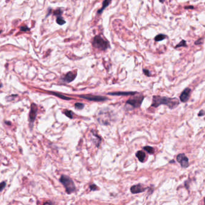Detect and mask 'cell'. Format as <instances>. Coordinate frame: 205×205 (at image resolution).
Segmentation results:
<instances>
[{
  "mask_svg": "<svg viewBox=\"0 0 205 205\" xmlns=\"http://www.w3.org/2000/svg\"><path fill=\"white\" fill-rule=\"evenodd\" d=\"M179 104V101L177 98H171L166 96H153L151 106L157 108L161 105H166L170 109H173Z\"/></svg>",
  "mask_w": 205,
  "mask_h": 205,
  "instance_id": "6da1fadb",
  "label": "cell"
},
{
  "mask_svg": "<svg viewBox=\"0 0 205 205\" xmlns=\"http://www.w3.org/2000/svg\"><path fill=\"white\" fill-rule=\"evenodd\" d=\"M60 182L64 186L67 193L70 194L75 192V191L76 190L75 185V184L72 179L70 178L69 176L62 175L61 177L60 178Z\"/></svg>",
  "mask_w": 205,
  "mask_h": 205,
  "instance_id": "7a4b0ae2",
  "label": "cell"
},
{
  "mask_svg": "<svg viewBox=\"0 0 205 205\" xmlns=\"http://www.w3.org/2000/svg\"><path fill=\"white\" fill-rule=\"evenodd\" d=\"M93 47L101 51H105L109 47V43L108 41L105 40L100 36H96L93 38L92 42Z\"/></svg>",
  "mask_w": 205,
  "mask_h": 205,
  "instance_id": "3957f363",
  "label": "cell"
},
{
  "mask_svg": "<svg viewBox=\"0 0 205 205\" xmlns=\"http://www.w3.org/2000/svg\"><path fill=\"white\" fill-rule=\"evenodd\" d=\"M144 100V96L143 95H136L128 99L126 102V105L131 106L133 108H137L141 106Z\"/></svg>",
  "mask_w": 205,
  "mask_h": 205,
  "instance_id": "277c9868",
  "label": "cell"
},
{
  "mask_svg": "<svg viewBox=\"0 0 205 205\" xmlns=\"http://www.w3.org/2000/svg\"><path fill=\"white\" fill-rule=\"evenodd\" d=\"M111 114L109 112H106L105 111L102 110L100 111L99 113V116L98 117V121L101 125H108L110 124L111 121Z\"/></svg>",
  "mask_w": 205,
  "mask_h": 205,
  "instance_id": "5b68a950",
  "label": "cell"
},
{
  "mask_svg": "<svg viewBox=\"0 0 205 205\" xmlns=\"http://www.w3.org/2000/svg\"><path fill=\"white\" fill-rule=\"evenodd\" d=\"M79 98H83L84 99L88 100L90 101H95V102H102L108 100V98L106 96H97V95H78V96Z\"/></svg>",
  "mask_w": 205,
  "mask_h": 205,
  "instance_id": "8992f818",
  "label": "cell"
},
{
  "mask_svg": "<svg viewBox=\"0 0 205 205\" xmlns=\"http://www.w3.org/2000/svg\"><path fill=\"white\" fill-rule=\"evenodd\" d=\"M37 106L36 105V104H34V103L31 104V109H30L29 114V122L30 125H31V128L33 127V123H34L35 120H36V116H37Z\"/></svg>",
  "mask_w": 205,
  "mask_h": 205,
  "instance_id": "52a82bcc",
  "label": "cell"
},
{
  "mask_svg": "<svg viewBox=\"0 0 205 205\" xmlns=\"http://www.w3.org/2000/svg\"><path fill=\"white\" fill-rule=\"evenodd\" d=\"M176 160L182 167L187 168L189 166V160L184 153H180L176 156Z\"/></svg>",
  "mask_w": 205,
  "mask_h": 205,
  "instance_id": "ba28073f",
  "label": "cell"
},
{
  "mask_svg": "<svg viewBox=\"0 0 205 205\" xmlns=\"http://www.w3.org/2000/svg\"><path fill=\"white\" fill-rule=\"evenodd\" d=\"M147 188H147V187H144V185L143 184H137V185L132 186L130 190H131V192L132 194H138L144 192Z\"/></svg>",
  "mask_w": 205,
  "mask_h": 205,
  "instance_id": "9c48e42d",
  "label": "cell"
},
{
  "mask_svg": "<svg viewBox=\"0 0 205 205\" xmlns=\"http://www.w3.org/2000/svg\"><path fill=\"white\" fill-rule=\"evenodd\" d=\"M191 90L190 88H186L180 95V101L182 102H187L190 97Z\"/></svg>",
  "mask_w": 205,
  "mask_h": 205,
  "instance_id": "30bf717a",
  "label": "cell"
},
{
  "mask_svg": "<svg viewBox=\"0 0 205 205\" xmlns=\"http://www.w3.org/2000/svg\"><path fill=\"white\" fill-rule=\"evenodd\" d=\"M76 77H77V73L74 72H69L64 76L63 80L64 82L69 83V82L73 81L75 79Z\"/></svg>",
  "mask_w": 205,
  "mask_h": 205,
  "instance_id": "8fae6325",
  "label": "cell"
},
{
  "mask_svg": "<svg viewBox=\"0 0 205 205\" xmlns=\"http://www.w3.org/2000/svg\"><path fill=\"white\" fill-rule=\"evenodd\" d=\"M137 92H110L108 93V95L111 96H128V95H134L136 94Z\"/></svg>",
  "mask_w": 205,
  "mask_h": 205,
  "instance_id": "7c38bea8",
  "label": "cell"
},
{
  "mask_svg": "<svg viewBox=\"0 0 205 205\" xmlns=\"http://www.w3.org/2000/svg\"><path fill=\"white\" fill-rule=\"evenodd\" d=\"M136 156L139 159L140 162L141 163H144V160L146 158V153L143 150H139L136 152L135 154Z\"/></svg>",
  "mask_w": 205,
  "mask_h": 205,
  "instance_id": "4fadbf2b",
  "label": "cell"
},
{
  "mask_svg": "<svg viewBox=\"0 0 205 205\" xmlns=\"http://www.w3.org/2000/svg\"><path fill=\"white\" fill-rule=\"evenodd\" d=\"M111 2V0H104V1H103L102 3V7L101 9H99V10L98 11V15H100V14H101L103 12V11H104L105 9H106V7H108L109 5V4H110Z\"/></svg>",
  "mask_w": 205,
  "mask_h": 205,
  "instance_id": "5bb4252c",
  "label": "cell"
},
{
  "mask_svg": "<svg viewBox=\"0 0 205 205\" xmlns=\"http://www.w3.org/2000/svg\"><path fill=\"white\" fill-rule=\"evenodd\" d=\"M50 93H52V95H54V96H57V97H58L59 98H61V99H62L67 100V101H69V100H72V98H69V97H67V96H64V95L59 94V93H55V92H50Z\"/></svg>",
  "mask_w": 205,
  "mask_h": 205,
  "instance_id": "9a60e30c",
  "label": "cell"
},
{
  "mask_svg": "<svg viewBox=\"0 0 205 205\" xmlns=\"http://www.w3.org/2000/svg\"><path fill=\"white\" fill-rule=\"evenodd\" d=\"M167 37L166 35L163 34H160L157 35V36L155 37V40L156 42H160V41H162L163 40H164Z\"/></svg>",
  "mask_w": 205,
  "mask_h": 205,
  "instance_id": "2e32d148",
  "label": "cell"
},
{
  "mask_svg": "<svg viewBox=\"0 0 205 205\" xmlns=\"http://www.w3.org/2000/svg\"><path fill=\"white\" fill-rule=\"evenodd\" d=\"M143 149L146 152H147V153H149V154L154 153V149L151 146H144Z\"/></svg>",
  "mask_w": 205,
  "mask_h": 205,
  "instance_id": "e0dca14e",
  "label": "cell"
},
{
  "mask_svg": "<svg viewBox=\"0 0 205 205\" xmlns=\"http://www.w3.org/2000/svg\"><path fill=\"white\" fill-rule=\"evenodd\" d=\"M57 23L60 25H62L66 23V21H65V20H64V19H63L61 16H58L57 18Z\"/></svg>",
  "mask_w": 205,
  "mask_h": 205,
  "instance_id": "ac0fdd59",
  "label": "cell"
},
{
  "mask_svg": "<svg viewBox=\"0 0 205 205\" xmlns=\"http://www.w3.org/2000/svg\"><path fill=\"white\" fill-rule=\"evenodd\" d=\"M187 47V42H186L185 40H182L181 41L179 44H177L174 48H178L179 47Z\"/></svg>",
  "mask_w": 205,
  "mask_h": 205,
  "instance_id": "d6986e66",
  "label": "cell"
},
{
  "mask_svg": "<svg viewBox=\"0 0 205 205\" xmlns=\"http://www.w3.org/2000/svg\"><path fill=\"white\" fill-rule=\"evenodd\" d=\"M84 107V104H82V103L77 102L75 104V108L77 109H83Z\"/></svg>",
  "mask_w": 205,
  "mask_h": 205,
  "instance_id": "ffe728a7",
  "label": "cell"
},
{
  "mask_svg": "<svg viewBox=\"0 0 205 205\" xmlns=\"http://www.w3.org/2000/svg\"><path fill=\"white\" fill-rule=\"evenodd\" d=\"M73 112L72 111H69V110H66L64 111V114L67 117H68L70 119H72L73 118Z\"/></svg>",
  "mask_w": 205,
  "mask_h": 205,
  "instance_id": "44dd1931",
  "label": "cell"
},
{
  "mask_svg": "<svg viewBox=\"0 0 205 205\" xmlns=\"http://www.w3.org/2000/svg\"><path fill=\"white\" fill-rule=\"evenodd\" d=\"M6 183L5 182H3L1 183H0V192L2 191L3 190H4V188L6 187Z\"/></svg>",
  "mask_w": 205,
  "mask_h": 205,
  "instance_id": "7402d4cb",
  "label": "cell"
},
{
  "mask_svg": "<svg viewBox=\"0 0 205 205\" xmlns=\"http://www.w3.org/2000/svg\"><path fill=\"white\" fill-rule=\"evenodd\" d=\"M143 73L145 75L147 76V77H151V75H152L150 71L147 69H143Z\"/></svg>",
  "mask_w": 205,
  "mask_h": 205,
  "instance_id": "603a6c76",
  "label": "cell"
},
{
  "mask_svg": "<svg viewBox=\"0 0 205 205\" xmlns=\"http://www.w3.org/2000/svg\"><path fill=\"white\" fill-rule=\"evenodd\" d=\"M90 189L92 191H96L97 190H98L99 188H98V187H97L95 184H93V185H90Z\"/></svg>",
  "mask_w": 205,
  "mask_h": 205,
  "instance_id": "cb8c5ba5",
  "label": "cell"
},
{
  "mask_svg": "<svg viewBox=\"0 0 205 205\" xmlns=\"http://www.w3.org/2000/svg\"><path fill=\"white\" fill-rule=\"evenodd\" d=\"M62 11L60 10H55L54 12V15L55 16H60L62 14Z\"/></svg>",
  "mask_w": 205,
  "mask_h": 205,
  "instance_id": "d4e9b609",
  "label": "cell"
},
{
  "mask_svg": "<svg viewBox=\"0 0 205 205\" xmlns=\"http://www.w3.org/2000/svg\"><path fill=\"white\" fill-rule=\"evenodd\" d=\"M30 30V28L27 27V26H24V27H20V31H29Z\"/></svg>",
  "mask_w": 205,
  "mask_h": 205,
  "instance_id": "484cf974",
  "label": "cell"
},
{
  "mask_svg": "<svg viewBox=\"0 0 205 205\" xmlns=\"http://www.w3.org/2000/svg\"><path fill=\"white\" fill-rule=\"evenodd\" d=\"M203 38H201V39H198L197 40L195 41V42H194V44H201V43H203Z\"/></svg>",
  "mask_w": 205,
  "mask_h": 205,
  "instance_id": "4316f807",
  "label": "cell"
},
{
  "mask_svg": "<svg viewBox=\"0 0 205 205\" xmlns=\"http://www.w3.org/2000/svg\"><path fill=\"white\" fill-rule=\"evenodd\" d=\"M198 116H200V117L204 116V110H203V109L200 110V112H198Z\"/></svg>",
  "mask_w": 205,
  "mask_h": 205,
  "instance_id": "83f0119b",
  "label": "cell"
},
{
  "mask_svg": "<svg viewBox=\"0 0 205 205\" xmlns=\"http://www.w3.org/2000/svg\"><path fill=\"white\" fill-rule=\"evenodd\" d=\"M185 9H194V7L193 6H188V7H185Z\"/></svg>",
  "mask_w": 205,
  "mask_h": 205,
  "instance_id": "f1b7e54d",
  "label": "cell"
},
{
  "mask_svg": "<svg viewBox=\"0 0 205 205\" xmlns=\"http://www.w3.org/2000/svg\"><path fill=\"white\" fill-rule=\"evenodd\" d=\"M6 123L8 125H11V122H6Z\"/></svg>",
  "mask_w": 205,
  "mask_h": 205,
  "instance_id": "f546056e",
  "label": "cell"
},
{
  "mask_svg": "<svg viewBox=\"0 0 205 205\" xmlns=\"http://www.w3.org/2000/svg\"><path fill=\"white\" fill-rule=\"evenodd\" d=\"M164 1H165V0H160V3H164Z\"/></svg>",
  "mask_w": 205,
  "mask_h": 205,
  "instance_id": "4dcf8cb0",
  "label": "cell"
},
{
  "mask_svg": "<svg viewBox=\"0 0 205 205\" xmlns=\"http://www.w3.org/2000/svg\"><path fill=\"white\" fill-rule=\"evenodd\" d=\"M1 31H0V33H1Z\"/></svg>",
  "mask_w": 205,
  "mask_h": 205,
  "instance_id": "1f68e13d",
  "label": "cell"
}]
</instances>
